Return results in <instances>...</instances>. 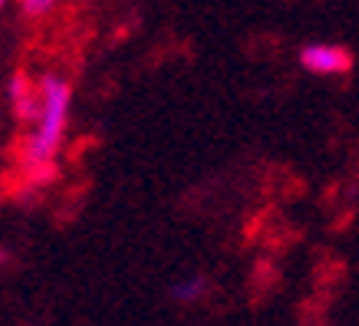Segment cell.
Listing matches in <instances>:
<instances>
[{
    "label": "cell",
    "instance_id": "obj_1",
    "mask_svg": "<svg viewBox=\"0 0 359 326\" xmlns=\"http://www.w3.org/2000/svg\"><path fill=\"white\" fill-rule=\"evenodd\" d=\"M66 106H69V83L60 76H46L40 83V116H36V132L27 142V162L46 165L53 158L56 145L63 139Z\"/></svg>",
    "mask_w": 359,
    "mask_h": 326
},
{
    "label": "cell",
    "instance_id": "obj_2",
    "mask_svg": "<svg viewBox=\"0 0 359 326\" xmlns=\"http://www.w3.org/2000/svg\"><path fill=\"white\" fill-rule=\"evenodd\" d=\"M300 63L310 69V73H327V76H339V73H349L353 66V56L343 46H304L300 53Z\"/></svg>",
    "mask_w": 359,
    "mask_h": 326
},
{
    "label": "cell",
    "instance_id": "obj_4",
    "mask_svg": "<svg viewBox=\"0 0 359 326\" xmlns=\"http://www.w3.org/2000/svg\"><path fill=\"white\" fill-rule=\"evenodd\" d=\"M20 7L27 17H43V13L53 7V0H20Z\"/></svg>",
    "mask_w": 359,
    "mask_h": 326
},
{
    "label": "cell",
    "instance_id": "obj_3",
    "mask_svg": "<svg viewBox=\"0 0 359 326\" xmlns=\"http://www.w3.org/2000/svg\"><path fill=\"white\" fill-rule=\"evenodd\" d=\"M201 294H205V277H188V280L172 287V297L178 304H195Z\"/></svg>",
    "mask_w": 359,
    "mask_h": 326
},
{
    "label": "cell",
    "instance_id": "obj_5",
    "mask_svg": "<svg viewBox=\"0 0 359 326\" xmlns=\"http://www.w3.org/2000/svg\"><path fill=\"white\" fill-rule=\"evenodd\" d=\"M0 7H4V0H0Z\"/></svg>",
    "mask_w": 359,
    "mask_h": 326
}]
</instances>
